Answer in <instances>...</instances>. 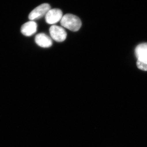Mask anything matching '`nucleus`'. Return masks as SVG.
Returning <instances> with one entry per match:
<instances>
[{"label": "nucleus", "mask_w": 147, "mask_h": 147, "mask_svg": "<svg viewBox=\"0 0 147 147\" xmlns=\"http://www.w3.org/2000/svg\"><path fill=\"white\" fill-rule=\"evenodd\" d=\"M60 24L62 26L73 32L78 31L82 25L80 18L72 14H67L63 16Z\"/></svg>", "instance_id": "nucleus-1"}, {"label": "nucleus", "mask_w": 147, "mask_h": 147, "mask_svg": "<svg viewBox=\"0 0 147 147\" xmlns=\"http://www.w3.org/2000/svg\"><path fill=\"white\" fill-rule=\"evenodd\" d=\"M51 9V6L48 3L41 4L34 9L29 15V19L31 21L39 19L46 16L48 11Z\"/></svg>", "instance_id": "nucleus-2"}, {"label": "nucleus", "mask_w": 147, "mask_h": 147, "mask_svg": "<svg viewBox=\"0 0 147 147\" xmlns=\"http://www.w3.org/2000/svg\"><path fill=\"white\" fill-rule=\"evenodd\" d=\"M49 32L52 38L56 42H63L67 38V32L62 27L52 25L49 29Z\"/></svg>", "instance_id": "nucleus-3"}, {"label": "nucleus", "mask_w": 147, "mask_h": 147, "mask_svg": "<svg viewBox=\"0 0 147 147\" xmlns=\"http://www.w3.org/2000/svg\"><path fill=\"white\" fill-rule=\"evenodd\" d=\"M63 12L59 9H50L46 15V21L49 24H54L61 21Z\"/></svg>", "instance_id": "nucleus-4"}, {"label": "nucleus", "mask_w": 147, "mask_h": 147, "mask_svg": "<svg viewBox=\"0 0 147 147\" xmlns=\"http://www.w3.org/2000/svg\"><path fill=\"white\" fill-rule=\"evenodd\" d=\"M135 54L137 61L143 63H147V43L138 45L135 49Z\"/></svg>", "instance_id": "nucleus-5"}, {"label": "nucleus", "mask_w": 147, "mask_h": 147, "mask_svg": "<svg viewBox=\"0 0 147 147\" xmlns=\"http://www.w3.org/2000/svg\"><path fill=\"white\" fill-rule=\"evenodd\" d=\"M35 42L38 46L43 48H49L53 44L51 38L45 33H41L36 35Z\"/></svg>", "instance_id": "nucleus-6"}, {"label": "nucleus", "mask_w": 147, "mask_h": 147, "mask_svg": "<svg viewBox=\"0 0 147 147\" xmlns=\"http://www.w3.org/2000/svg\"><path fill=\"white\" fill-rule=\"evenodd\" d=\"M37 25L35 21H30L26 22L21 27V32L24 36H30L37 31Z\"/></svg>", "instance_id": "nucleus-7"}, {"label": "nucleus", "mask_w": 147, "mask_h": 147, "mask_svg": "<svg viewBox=\"0 0 147 147\" xmlns=\"http://www.w3.org/2000/svg\"><path fill=\"white\" fill-rule=\"evenodd\" d=\"M137 66L139 69L144 71H147V63H143L137 61Z\"/></svg>", "instance_id": "nucleus-8"}]
</instances>
